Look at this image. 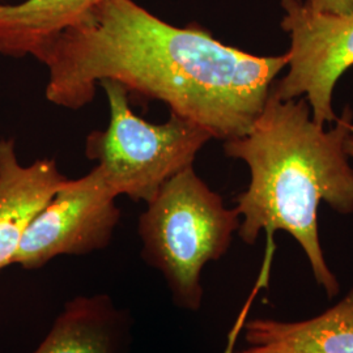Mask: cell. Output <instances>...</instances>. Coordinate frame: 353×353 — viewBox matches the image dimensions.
<instances>
[{"mask_svg": "<svg viewBox=\"0 0 353 353\" xmlns=\"http://www.w3.org/2000/svg\"><path fill=\"white\" fill-rule=\"evenodd\" d=\"M46 100L80 110L103 80L164 102L223 141L242 137L262 112L287 54L258 57L201 26L169 24L135 0H102L42 50Z\"/></svg>", "mask_w": 353, "mask_h": 353, "instance_id": "6da1fadb", "label": "cell"}, {"mask_svg": "<svg viewBox=\"0 0 353 353\" xmlns=\"http://www.w3.org/2000/svg\"><path fill=\"white\" fill-rule=\"evenodd\" d=\"M352 123L347 108L326 130L314 121L305 97L281 100L271 88L249 131L224 141L228 157L243 161L250 170V183L234 207L241 240L254 245L265 232V250H275V233H290L330 299L341 285L322 250L318 207L325 202L338 214H353V168L345 150Z\"/></svg>", "mask_w": 353, "mask_h": 353, "instance_id": "7a4b0ae2", "label": "cell"}, {"mask_svg": "<svg viewBox=\"0 0 353 353\" xmlns=\"http://www.w3.org/2000/svg\"><path fill=\"white\" fill-rule=\"evenodd\" d=\"M241 217L194 166L168 179L140 214L141 256L164 276L178 307L202 306V271L227 254Z\"/></svg>", "mask_w": 353, "mask_h": 353, "instance_id": "3957f363", "label": "cell"}, {"mask_svg": "<svg viewBox=\"0 0 353 353\" xmlns=\"http://www.w3.org/2000/svg\"><path fill=\"white\" fill-rule=\"evenodd\" d=\"M100 85L109 105V123L87 137L85 156L97 161L117 196L147 204L168 179L194 166L198 153L214 138L176 114L170 113L164 123H151L134 113L123 85L113 80Z\"/></svg>", "mask_w": 353, "mask_h": 353, "instance_id": "277c9868", "label": "cell"}, {"mask_svg": "<svg viewBox=\"0 0 353 353\" xmlns=\"http://www.w3.org/2000/svg\"><path fill=\"white\" fill-rule=\"evenodd\" d=\"M117 198L99 165L85 176L67 179L26 228L13 265L39 270L61 255L106 249L121 220Z\"/></svg>", "mask_w": 353, "mask_h": 353, "instance_id": "5b68a950", "label": "cell"}, {"mask_svg": "<svg viewBox=\"0 0 353 353\" xmlns=\"http://www.w3.org/2000/svg\"><path fill=\"white\" fill-rule=\"evenodd\" d=\"M281 7L288 71L272 90L281 100L305 97L316 123L335 122V85L353 65V14L316 12L299 0H281Z\"/></svg>", "mask_w": 353, "mask_h": 353, "instance_id": "8992f818", "label": "cell"}, {"mask_svg": "<svg viewBox=\"0 0 353 353\" xmlns=\"http://www.w3.org/2000/svg\"><path fill=\"white\" fill-rule=\"evenodd\" d=\"M67 179L55 160L23 165L16 141L0 139V271L13 265L26 228Z\"/></svg>", "mask_w": 353, "mask_h": 353, "instance_id": "52a82bcc", "label": "cell"}, {"mask_svg": "<svg viewBox=\"0 0 353 353\" xmlns=\"http://www.w3.org/2000/svg\"><path fill=\"white\" fill-rule=\"evenodd\" d=\"M242 330L248 347L232 353H353V288L314 318L297 322L256 318L246 321Z\"/></svg>", "mask_w": 353, "mask_h": 353, "instance_id": "ba28073f", "label": "cell"}, {"mask_svg": "<svg viewBox=\"0 0 353 353\" xmlns=\"http://www.w3.org/2000/svg\"><path fill=\"white\" fill-rule=\"evenodd\" d=\"M131 339L130 314L108 294L79 296L64 305L33 353H123Z\"/></svg>", "mask_w": 353, "mask_h": 353, "instance_id": "9c48e42d", "label": "cell"}, {"mask_svg": "<svg viewBox=\"0 0 353 353\" xmlns=\"http://www.w3.org/2000/svg\"><path fill=\"white\" fill-rule=\"evenodd\" d=\"M102 0H26L0 4V55L33 57Z\"/></svg>", "mask_w": 353, "mask_h": 353, "instance_id": "30bf717a", "label": "cell"}, {"mask_svg": "<svg viewBox=\"0 0 353 353\" xmlns=\"http://www.w3.org/2000/svg\"><path fill=\"white\" fill-rule=\"evenodd\" d=\"M316 12L327 14H353V0H299Z\"/></svg>", "mask_w": 353, "mask_h": 353, "instance_id": "8fae6325", "label": "cell"}, {"mask_svg": "<svg viewBox=\"0 0 353 353\" xmlns=\"http://www.w3.org/2000/svg\"><path fill=\"white\" fill-rule=\"evenodd\" d=\"M345 150L350 157H353V123L351 125L350 128V134H348V138L345 140Z\"/></svg>", "mask_w": 353, "mask_h": 353, "instance_id": "7c38bea8", "label": "cell"}]
</instances>
